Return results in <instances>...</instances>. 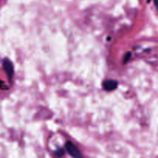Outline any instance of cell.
<instances>
[{
    "instance_id": "1",
    "label": "cell",
    "mask_w": 158,
    "mask_h": 158,
    "mask_svg": "<svg viewBox=\"0 0 158 158\" xmlns=\"http://www.w3.org/2000/svg\"><path fill=\"white\" fill-rule=\"evenodd\" d=\"M65 147H66V151L69 153V155L72 156L73 158H83V156H82L80 151H79L78 148L72 142H66Z\"/></svg>"
},
{
    "instance_id": "5",
    "label": "cell",
    "mask_w": 158,
    "mask_h": 158,
    "mask_svg": "<svg viewBox=\"0 0 158 158\" xmlns=\"http://www.w3.org/2000/svg\"><path fill=\"white\" fill-rule=\"evenodd\" d=\"M131 56V52H128V53H127L126 56H125L124 58V63H127V62H128V60H129L130 57Z\"/></svg>"
},
{
    "instance_id": "3",
    "label": "cell",
    "mask_w": 158,
    "mask_h": 158,
    "mask_svg": "<svg viewBox=\"0 0 158 158\" xmlns=\"http://www.w3.org/2000/svg\"><path fill=\"white\" fill-rule=\"evenodd\" d=\"M117 85H118V83H117L116 80H106L103 83V88H104L105 90L106 91H112L114 90L115 89H117Z\"/></svg>"
},
{
    "instance_id": "6",
    "label": "cell",
    "mask_w": 158,
    "mask_h": 158,
    "mask_svg": "<svg viewBox=\"0 0 158 158\" xmlns=\"http://www.w3.org/2000/svg\"><path fill=\"white\" fill-rule=\"evenodd\" d=\"M0 89H4V86H3V82L0 80Z\"/></svg>"
},
{
    "instance_id": "4",
    "label": "cell",
    "mask_w": 158,
    "mask_h": 158,
    "mask_svg": "<svg viewBox=\"0 0 158 158\" xmlns=\"http://www.w3.org/2000/svg\"><path fill=\"white\" fill-rule=\"evenodd\" d=\"M56 154L57 157H62L64 154V151L63 149H58L56 151Z\"/></svg>"
},
{
    "instance_id": "2",
    "label": "cell",
    "mask_w": 158,
    "mask_h": 158,
    "mask_svg": "<svg viewBox=\"0 0 158 158\" xmlns=\"http://www.w3.org/2000/svg\"><path fill=\"white\" fill-rule=\"evenodd\" d=\"M3 68H4L5 71L6 73L8 78H9V81L12 79V76L14 73V69H13V65H12V62L8 59H5L3 60Z\"/></svg>"
},
{
    "instance_id": "7",
    "label": "cell",
    "mask_w": 158,
    "mask_h": 158,
    "mask_svg": "<svg viewBox=\"0 0 158 158\" xmlns=\"http://www.w3.org/2000/svg\"><path fill=\"white\" fill-rule=\"evenodd\" d=\"M154 2H155V5L157 6V0H154Z\"/></svg>"
}]
</instances>
